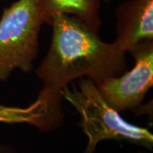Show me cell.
<instances>
[{
  "label": "cell",
  "mask_w": 153,
  "mask_h": 153,
  "mask_svg": "<svg viewBox=\"0 0 153 153\" xmlns=\"http://www.w3.org/2000/svg\"><path fill=\"white\" fill-rule=\"evenodd\" d=\"M49 51L35 73L43 82L38 96L50 110L64 117L61 91L71 82L89 78L96 85L128 70L126 52L115 42L107 43L98 33L76 17L58 14L53 17Z\"/></svg>",
  "instance_id": "obj_1"
},
{
  "label": "cell",
  "mask_w": 153,
  "mask_h": 153,
  "mask_svg": "<svg viewBox=\"0 0 153 153\" xmlns=\"http://www.w3.org/2000/svg\"><path fill=\"white\" fill-rule=\"evenodd\" d=\"M60 94L81 117V128L88 140L83 153H94L99 143L105 140L126 141L152 151L153 135L149 129L124 120L89 78L71 82Z\"/></svg>",
  "instance_id": "obj_2"
},
{
  "label": "cell",
  "mask_w": 153,
  "mask_h": 153,
  "mask_svg": "<svg viewBox=\"0 0 153 153\" xmlns=\"http://www.w3.org/2000/svg\"><path fill=\"white\" fill-rule=\"evenodd\" d=\"M45 24L42 0H16L0 18V81L16 70L29 73L39 50V33Z\"/></svg>",
  "instance_id": "obj_3"
},
{
  "label": "cell",
  "mask_w": 153,
  "mask_h": 153,
  "mask_svg": "<svg viewBox=\"0 0 153 153\" xmlns=\"http://www.w3.org/2000/svg\"><path fill=\"white\" fill-rule=\"evenodd\" d=\"M130 54L134 60L130 70L96 85L105 100L118 112L140 107L153 86V40L138 44Z\"/></svg>",
  "instance_id": "obj_4"
},
{
  "label": "cell",
  "mask_w": 153,
  "mask_h": 153,
  "mask_svg": "<svg viewBox=\"0 0 153 153\" xmlns=\"http://www.w3.org/2000/svg\"><path fill=\"white\" fill-rule=\"evenodd\" d=\"M115 43L126 53L153 40V0H127L116 8Z\"/></svg>",
  "instance_id": "obj_5"
},
{
  "label": "cell",
  "mask_w": 153,
  "mask_h": 153,
  "mask_svg": "<svg viewBox=\"0 0 153 153\" xmlns=\"http://www.w3.org/2000/svg\"><path fill=\"white\" fill-rule=\"evenodd\" d=\"M64 118L49 109L47 101L38 96L27 106H13L0 103V123L28 124L40 132H52L59 128Z\"/></svg>",
  "instance_id": "obj_6"
},
{
  "label": "cell",
  "mask_w": 153,
  "mask_h": 153,
  "mask_svg": "<svg viewBox=\"0 0 153 153\" xmlns=\"http://www.w3.org/2000/svg\"><path fill=\"white\" fill-rule=\"evenodd\" d=\"M101 3V0H42L45 24L51 26L53 17L63 14L76 17L98 33L102 25Z\"/></svg>",
  "instance_id": "obj_7"
},
{
  "label": "cell",
  "mask_w": 153,
  "mask_h": 153,
  "mask_svg": "<svg viewBox=\"0 0 153 153\" xmlns=\"http://www.w3.org/2000/svg\"><path fill=\"white\" fill-rule=\"evenodd\" d=\"M0 153H17V152L10 144L0 143Z\"/></svg>",
  "instance_id": "obj_8"
},
{
  "label": "cell",
  "mask_w": 153,
  "mask_h": 153,
  "mask_svg": "<svg viewBox=\"0 0 153 153\" xmlns=\"http://www.w3.org/2000/svg\"><path fill=\"white\" fill-rule=\"evenodd\" d=\"M110 1H111V0H101V2H105V3H108Z\"/></svg>",
  "instance_id": "obj_9"
}]
</instances>
